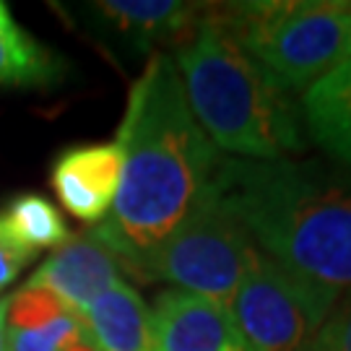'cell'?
I'll return each instance as SVG.
<instances>
[{
	"instance_id": "obj_1",
	"label": "cell",
	"mask_w": 351,
	"mask_h": 351,
	"mask_svg": "<svg viewBox=\"0 0 351 351\" xmlns=\"http://www.w3.org/2000/svg\"><path fill=\"white\" fill-rule=\"evenodd\" d=\"M123 149L120 190L107 219L91 232L141 278L149 255L175 232L211 185L219 151L185 99L172 55H151L128 91L117 128Z\"/></svg>"
},
{
	"instance_id": "obj_2",
	"label": "cell",
	"mask_w": 351,
	"mask_h": 351,
	"mask_svg": "<svg viewBox=\"0 0 351 351\" xmlns=\"http://www.w3.org/2000/svg\"><path fill=\"white\" fill-rule=\"evenodd\" d=\"M211 185L255 247L294 276L351 291V177L310 159L221 156Z\"/></svg>"
},
{
	"instance_id": "obj_3",
	"label": "cell",
	"mask_w": 351,
	"mask_h": 351,
	"mask_svg": "<svg viewBox=\"0 0 351 351\" xmlns=\"http://www.w3.org/2000/svg\"><path fill=\"white\" fill-rule=\"evenodd\" d=\"M193 117L229 159L276 162L304 151L300 99L281 88L203 3V16L172 52Z\"/></svg>"
},
{
	"instance_id": "obj_4",
	"label": "cell",
	"mask_w": 351,
	"mask_h": 351,
	"mask_svg": "<svg viewBox=\"0 0 351 351\" xmlns=\"http://www.w3.org/2000/svg\"><path fill=\"white\" fill-rule=\"evenodd\" d=\"M208 11L289 94L351 58V0L208 3Z\"/></svg>"
},
{
	"instance_id": "obj_5",
	"label": "cell",
	"mask_w": 351,
	"mask_h": 351,
	"mask_svg": "<svg viewBox=\"0 0 351 351\" xmlns=\"http://www.w3.org/2000/svg\"><path fill=\"white\" fill-rule=\"evenodd\" d=\"M255 252L258 247L245 226L208 185L175 232L149 255L141 281H169L229 313Z\"/></svg>"
},
{
	"instance_id": "obj_6",
	"label": "cell",
	"mask_w": 351,
	"mask_h": 351,
	"mask_svg": "<svg viewBox=\"0 0 351 351\" xmlns=\"http://www.w3.org/2000/svg\"><path fill=\"white\" fill-rule=\"evenodd\" d=\"M341 294L294 276L265 252H255L229 304L250 351H307Z\"/></svg>"
},
{
	"instance_id": "obj_7",
	"label": "cell",
	"mask_w": 351,
	"mask_h": 351,
	"mask_svg": "<svg viewBox=\"0 0 351 351\" xmlns=\"http://www.w3.org/2000/svg\"><path fill=\"white\" fill-rule=\"evenodd\" d=\"M84 13L94 29L110 37L125 52L156 55L175 50L193 34L203 16V3L182 0H97L86 3Z\"/></svg>"
},
{
	"instance_id": "obj_8",
	"label": "cell",
	"mask_w": 351,
	"mask_h": 351,
	"mask_svg": "<svg viewBox=\"0 0 351 351\" xmlns=\"http://www.w3.org/2000/svg\"><path fill=\"white\" fill-rule=\"evenodd\" d=\"M123 177V149L117 141L78 143L58 154L50 185L73 219L97 226L112 211Z\"/></svg>"
},
{
	"instance_id": "obj_9",
	"label": "cell",
	"mask_w": 351,
	"mask_h": 351,
	"mask_svg": "<svg viewBox=\"0 0 351 351\" xmlns=\"http://www.w3.org/2000/svg\"><path fill=\"white\" fill-rule=\"evenodd\" d=\"M123 271L120 258L88 229L55 247L26 287L47 289L71 313L81 315L99 294L123 281Z\"/></svg>"
},
{
	"instance_id": "obj_10",
	"label": "cell",
	"mask_w": 351,
	"mask_h": 351,
	"mask_svg": "<svg viewBox=\"0 0 351 351\" xmlns=\"http://www.w3.org/2000/svg\"><path fill=\"white\" fill-rule=\"evenodd\" d=\"M156 351H250L224 307L182 289H167L154 304Z\"/></svg>"
},
{
	"instance_id": "obj_11",
	"label": "cell",
	"mask_w": 351,
	"mask_h": 351,
	"mask_svg": "<svg viewBox=\"0 0 351 351\" xmlns=\"http://www.w3.org/2000/svg\"><path fill=\"white\" fill-rule=\"evenodd\" d=\"M78 317L94 351H156L154 313L128 281L99 294Z\"/></svg>"
},
{
	"instance_id": "obj_12",
	"label": "cell",
	"mask_w": 351,
	"mask_h": 351,
	"mask_svg": "<svg viewBox=\"0 0 351 351\" xmlns=\"http://www.w3.org/2000/svg\"><path fill=\"white\" fill-rule=\"evenodd\" d=\"M304 136L351 177V58L300 94Z\"/></svg>"
},
{
	"instance_id": "obj_13",
	"label": "cell",
	"mask_w": 351,
	"mask_h": 351,
	"mask_svg": "<svg viewBox=\"0 0 351 351\" xmlns=\"http://www.w3.org/2000/svg\"><path fill=\"white\" fill-rule=\"evenodd\" d=\"M8 351H68L84 341L81 317L47 289L21 287L8 297Z\"/></svg>"
},
{
	"instance_id": "obj_14",
	"label": "cell",
	"mask_w": 351,
	"mask_h": 351,
	"mask_svg": "<svg viewBox=\"0 0 351 351\" xmlns=\"http://www.w3.org/2000/svg\"><path fill=\"white\" fill-rule=\"evenodd\" d=\"M65 75L63 58L13 19L0 0V86L42 88Z\"/></svg>"
},
{
	"instance_id": "obj_15",
	"label": "cell",
	"mask_w": 351,
	"mask_h": 351,
	"mask_svg": "<svg viewBox=\"0 0 351 351\" xmlns=\"http://www.w3.org/2000/svg\"><path fill=\"white\" fill-rule=\"evenodd\" d=\"M0 219L13 237L34 252L45 247H60L73 237L60 208L39 193L16 195Z\"/></svg>"
},
{
	"instance_id": "obj_16",
	"label": "cell",
	"mask_w": 351,
	"mask_h": 351,
	"mask_svg": "<svg viewBox=\"0 0 351 351\" xmlns=\"http://www.w3.org/2000/svg\"><path fill=\"white\" fill-rule=\"evenodd\" d=\"M307 351H351V291L333 304Z\"/></svg>"
},
{
	"instance_id": "obj_17",
	"label": "cell",
	"mask_w": 351,
	"mask_h": 351,
	"mask_svg": "<svg viewBox=\"0 0 351 351\" xmlns=\"http://www.w3.org/2000/svg\"><path fill=\"white\" fill-rule=\"evenodd\" d=\"M34 255H37V252L24 247V245L5 229L3 219H0V289H5L8 284H13V281L19 278V274L32 263Z\"/></svg>"
},
{
	"instance_id": "obj_18",
	"label": "cell",
	"mask_w": 351,
	"mask_h": 351,
	"mask_svg": "<svg viewBox=\"0 0 351 351\" xmlns=\"http://www.w3.org/2000/svg\"><path fill=\"white\" fill-rule=\"evenodd\" d=\"M5 320H8V297L0 300V351H8V328H5Z\"/></svg>"
},
{
	"instance_id": "obj_19",
	"label": "cell",
	"mask_w": 351,
	"mask_h": 351,
	"mask_svg": "<svg viewBox=\"0 0 351 351\" xmlns=\"http://www.w3.org/2000/svg\"><path fill=\"white\" fill-rule=\"evenodd\" d=\"M68 351H94V349H91V346H88L86 341H81V343H75L73 349H68Z\"/></svg>"
}]
</instances>
